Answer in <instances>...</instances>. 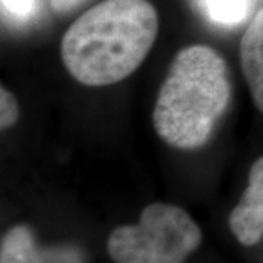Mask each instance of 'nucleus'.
Returning a JSON list of instances; mask_svg holds the SVG:
<instances>
[{
  "label": "nucleus",
  "mask_w": 263,
  "mask_h": 263,
  "mask_svg": "<svg viewBox=\"0 0 263 263\" xmlns=\"http://www.w3.org/2000/svg\"><path fill=\"white\" fill-rule=\"evenodd\" d=\"M157 34L158 13L149 0H104L67 28L60 54L78 82L113 85L142 65Z\"/></svg>",
  "instance_id": "f257e3e1"
},
{
  "label": "nucleus",
  "mask_w": 263,
  "mask_h": 263,
  "mask_svg": "<svg viewBox=\"0 0 263 263\" xmlns=\"http://www.w3.org/2000/svg\"><path fill=\"white\" fill-rule=\"evenodd\" d=\"M231 98L224 59L208 46H189L173 59L154 108V127L177 149H196L212 135Z\"/></svg>",
  "instance_id": "f03ea898"
},
{
  "label": "nucleus",
  "mask_w": 263,
  "mask_h": 263,
  "mask_svg": "<svg viewBox=\"0 0 263 263\" xmlns=\"http://www.w3.org/2000/svg\"><path fill=\"white\" fill-rule=\"evenodd\" d=\"M202 243V231L181 208L155 202L138 224L117 227L107 250L114 263H184Z\"/></svg>",
  "instance_id": "7ed1b4c3"
},
{
  "label": "nucleus",
  "mask_w": 263,
  "mask_h": 263,
  "mask_svg": "<svg viewBox=\"0 0 263 263\" xmlns=\"http://www.w3.org/2000/svg\"><path fill=\"white\" fill-rule=\"evenodd\" d=\"M0 263H86V256L73 245L38 246L31 228L15 226L2 238Z\"/></svg>",
  "instance_id": "20e7f679"
},
{
  "label": "nucleus",
  "mask_w": 263,
  "mask_h": 263,
  "mask_svg": "<svg viewBox=\"0 0 263 263\" xmlns=\"http://www.w3.org/2000/svg\"><path fill=\"white\" fill-rule=\"evenodd\" d=\"M228 224L243 246L257 245L263 238V157L252 165L249 186L231 211Z\"/></svg>",
  "instance_id": "39448f33"
},
{
  "label": "nucleus",
  "mask_w": 263,
  "mask_h": 263,
  "mask_svg": "<svg viewBox=\"0 0 263 263\" xmlns=\"http://www.w3.org/2000/svg\"><path fill=\"white\" fill-rule=\"evenodd\" d=\"M240 60L254 104L263 113V8L241 37Z\"/></svg>",
  "instance_id": "423d86ee"
},
{
  "label": "nucleus",
  "mask_w": 263,
  "mask_h": 263,
  "mask_svg": "<svg viewBox=\"0 0 263 263\" xmlns=\"http://www.w3.org/2000/svg\"><path fill=\"white\" fill-rule=\"evenodd\" d=\"M209 18L222 25H235L247 15L249 0H203Z\"/></svg>",
  "instance_id": "0eeeda50"
},
{
  "label": "nucleus",
  "mask_w": 263,
  "mask_h": 263,
  "mask_svg": "<svg viewBox=\"0 0 263 263\" xmlns=\"http://www.w3.org/2000/svg\"><path fill=\"white\" fill-rule=\"evenodd\" d=\"M18 103L13 94L5 86L0 88V126L2 129H9L18 120Z\"/></svg>",
  "instance_id": "6e6552de"
},
{
  "label": "nucleus",
  "mask_w": 263,
  "mask_h": 263,
  "mask_svg": "<svg viewBox=\"0 0 263 263\" xmlns=\"http://www.w3.org/2000/svg\"><path fill=\"white\" fill-rule=\"evenodd\" d=\"M3 8L16 18H27L32 12L34 0H2Z\"/></svg>",
  "instance_id": "1a4fd4ad"
},
{
  "label": "nucleus",
  "mask_w": 263,
  "mask_h": 263,
  "mask_svg": "<svg viewBox=\"0 0 263 263\" xmlns=\"http://www.w3.org/2000/svg\"><path fill=\"white\" fill-rule=\"evenodd\" d=\"M88 0H50L51 9L59 15H66L82 8Z\"/></svg>",
  "instance_id": "9d476101"
}]
</instances>
